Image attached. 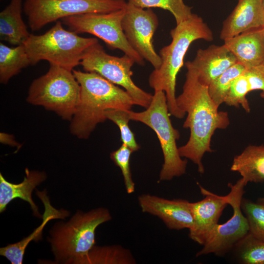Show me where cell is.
Segmentation results:
<instances>
[{"label": "cell", "mask_w": 264, "mask_h": 264, "mask_svg": "<svg viewBox=\"0 0 264 264\" xmlns=\"http://www.w3.org/2000/svg\"><path fill=\"white\" fill-rule=\"evenodd\" d=\"M98 42L95 38H85L71 30L65 29L62 21L44 34H30L23 43L31 65L45 60L68 70L80 64L83 54L89 46Z\"/></svg>", "instance_id": "obj_5"}, {"label": "cell", "mask_w": 264, "mask_h": 264, "mask_svg": "<svg viewBox=\"0 0 264 264\" xmlns=\"http://www.w3.org/2000/svg\"><path fill=\"white\" fill-rule=\"evenodd\" d=\"M260 95L262 98L264 99V91H262Z\"/></svg>", "instance_id": "obj_36"}, {"label": "cell", "mask_w": 264, "mask_h": 264, "mask_svg": "<svg viewBox=\"0 0 264 264\" xmlns=\"http://www.w3.org/2000/svg\"><path fill=\"white\" fill-rule=\"evenodd\" d=\"M0 141L1 143L9 144L13 146L19 147V144L14 139V137L4 133H0Z\"/></svg>", "instance_id": "obj_32"}, {"label": "cell", "mask_w": 264, "mask_h": 264, "mask_svg": "<svg viewBox=\"0 0 264 264\" xmlns=\"http://www.w3.org/2000/svg\"><path fill=\"white\" fill-rule=\"evenodd\" d=\"M126 7L107 13H91L68 17L61 19L70 30L78 33H88L103 40L112 49L122 51L139 65H144V59L131 46L122 27Z\"/></svg>", "instance_id": "obj_10"}, {"label": "cell", "mask_w": 264, "mask_h": 264, "mask_svg": "<svg viewBox=\"0 0 264 264\" xmlns=\"http://www.w3.org/2000/svg\"><path fill=\"white\" fill-rule=\"evenodd\" d=\"M129 110L121 109L109 110L106 112L105 116L118 127L122 143L126 145L134 152L137 151L140 146L136 142L134 135L129 126V122L131 120Z\"/></svg>", "instance_id": "obj_28"}, {"label": "cell", "mask_w": 264, "mask_h": 264, "mask_svg": "<svg viewBox=\"0 0 264 264\" xmlns=\"http://www.w3.org/2000/svg\"><path fill=\"white\" fill-rule=\"evenodd\" d=\"M254 68L257 69L258 71L260 72L261 73H262L264 75V62L262 63L259 66Z\"/></svg>", "instance_id": "obj_33"}, {"label": "cell", "mask_w": 264, "mask_h": 264, "mask_svg": "<svg viewBox=\"0 0 264 264\" xmlns=\"http://www.w3.org/2000/svg\"><path fill=\"white\" fill-rule=\"evenodd\" d=\"M22 0H11L0 13V39L14 45L22 44L28 38L27 27L22 16Z\"/></svg>", "instance_id": "obj_20"}, {"label": "cell", "mask_w": 264, "mask_h": 264, "mask_svg": "<svg viewBox=\"0 0 264 264\" xmlns=\"http://www.w3.org/2000/svg\"><path fill=\"white\" fill-rule=\"evenodd\" d=\"M31 65L24 44L10 47L0 43V82L6 84L22 69Z\"/></svg>", "instance_id": "obj_23"}, {"label": "cell", "mask_w": 264, "mask_h": 264, "mask_svg": "<svg viewBox=\"0 0 264 264\" xmlns=\"http://www.w3.org/2000/svg\"><path fill=\"white\" fill-rule=\"evenodd\" d=\"M204 196L201 200L192 202L193 225L189 230V237L195 242L203 245L209 234L218 223L225 207L228 205L226 195L219 196L198 185Z\"/></svg>", "instance_id": "obj_14"}, {"label": "cell", "mask_w": 264, "mask_h": 264, "mask_svg": "<svg viewBox=\"0 0 264 264\" xmlns=\"http://www.w3.org/2000/svg\"><path fill=\"white\" fill-rule=\"evenodd\" d=\"M166 95L163 91H154L149 107L141 112L129 110L131 120L141 122L152 129L159 139L164 157L159 181L171 180L186 173L187 161L180 156L176 141L179 132L170 119Z\"/></svg>", "instance_id": "obj_6"}, {"label": "cell", "mask_w": 264, "mask_h": 264, "mask_svg": "<svg viewBox=\"0 0 264 264\" xmlns=\"http://www.w3.org/2000/svg\"><path fill=\"white\" fill-rule=\"evenodd\" d=\"M245 67L238 62L213 80L208 86L209 94L219 107L224 100L234 80L245 70Z\"/></svg>", "instance_id": "obj_24"}, {"label": "cell", "mask_w": 264, "mask_h": 264, "mask_svg": "<svg viewBox=\"0 0 264 264\" xmlns=\"http://www.w3.org/2000/svg\"><path fill=\"white\" fill-rule=\"evenodd\" d=\"M244 72L234 80L225 97L224 103L228 106L236 107L241 105L247 112H249L250 108L246 96L250 91Z\"/></svg>", "instance_id": "obj_29"}, {"label": "cell", "mask_w": 264, "mask_h": 264, "mask_svg": "<svg viewBox=\"0 0 264 264\" xmlns=\"http://www.w3.org/2000/svg\"><path fill=\"white\" fill-rule=\"evenodd\" d=\"M112 219L109 210L98 207L84 212L78 210L64 222H56L47 240L54 256L53 264H72L86 255L95 245V231Z\"/></svg>", "instance_id": "obj_4"}, {"label": "cell", "mask_w": 264, "mask_h": 264, "mask_svg": "<svg viewBox=\"0 0 264 264\" xmlns=\"http://www.w3.org/2000/svg\"><path fill=\"white\" fill-rule=\"evenodd\" d=\"M185 66L186 79L176 103L187 114L183 127L190 130V134L187 142L178 148V152L181 157L191 160L197 165L198 172L203 174L202 159L205 153L212 152L213 134L217 129H226L230 122L227 112L218 110L219 107L209 94L208 86L199 82L190 61Z\"/></svg>", "instance_id": "obj_1"}, {"label": "cell", "mask_w": 264, "mask_h": 264, "mask_svg": "<svg viewBox=\"0 0 264 264\" xmlns=\"http://www.w3.org/2000/svg\"><path fill=\"white\" fill-rule=\"evenodd\" d=\"M134 63L133 59L126 54L119 57L107 54L98 42L86 49L80 65L85 71L95 72L122 87L132 97L134 105L146 109L152 101L153 95L133 82L132 67Z\"/></svg>", "instance_id": "obj_9"}, {"label": "cell", "mask_w": 264, "mask_h": 264, "mask_svg": "<svg viewBox=\"0 0 264 264\" xmlns=\"http://www.w3.org/2000/svg\"><path fill=\"white\" fill-rule=\"evenodd\" d=\"M237 62L236 57L224 44H212L205 49H198L195 59L190 61L198 80L206 86Z\"/></svg>", "instance_id": "obj_15"}, {"label": "cell", "mask_w": 264, "mask_h": 264, "mask_svg": "<svg viewBox=\"0 0 264 264\" xmlns=\"http://www.w3.org/2000/svg\"><path fill=\"white\" fill-rule=\"evenodd\" d=\"M240 262L243 264H264V241L249 232L234 247Z\"/></svg>", "instance_id": "obj_25"}, {"label": "cell", "mask_w": 264, "mask_h": 264, "mask_svg": "<svg viewBox=\"0 0 264 264\" xmlns=\"http://www.w3.org/2000/svg\"><path fill=\"white\" fill-rule=\"evenodd\" d=\"M246 69L264 62V26L224 40L223 44Z\"/></svg>", "instance_id": "obj_16"}, {"label": "cell", "mask_w": 264, "mask_h": 264, "mask_svg": "<svg viewBox=\"0 0 264 264\" xmlns=\"http://www.w3.org/2000/svg\"><path fill=\"white\" fill-rule=\"evenodd\" d=\"M239 173L245 182L264 181V145H249L236 156L230 168Z\"/></svg>", "instance_id": "obj_21"}, {"label": "cell", "mask_w": 264, "mask_h": 264, "mask_svg": "<svg viewBox=\"0 0 264 264\" xmlns=\"http://www.w3.org/2000/svg\"><path fill=\"white\" fill-rule=\"evenodd\" d=\"M46 178L47 175L44 172L25 168L23 181L16 184L8 181L0 173V213L6 210L7 205L12 200L19 198L29 203L34 216L43 218L32 199V193Z\"/></svg>", "instance_id": "obj_18"}, {"label": "cell", "mask_w": 264, "mask_h": 264, "mask_svg": "<svg viewBox=\"0 0 264 264\" xmlns=\"http://www.w3.org/2000/svg\"><path fill=\"white\" fill-rule=\"evenodd\" d=\"M141 210L161 220L170 229H190L193 225L192 202L183 199H168L149 194L138 196Z\"/></svg>", "instance_id": "obj_13"}, {"label": "cell", "mask_w": 264, "mask_h": 264, "mask_svg": "<svg viewBox=\"0 0 264 264\" xmlns=\"http://www.w3.org/2000/svg\"><path fill=\"white\" fill-rule=\"evenodd\" d=\"M128 2L142 8L157 7L168 10L174 16L176 24L192 14V8L186 5L183 0H128Z\"/></svg>", "instance_id": "obj_26"}, {"label": "cell", "mask_w": 264, "mask_h": 264, "mask_svg": "<svg viewBox=\"0 0 264 264\" xmlns=\"http://www.w3.org/2000/svg\"><path fill=\"white\" fill-rule=\"evenodd\" d=\"M249 84L250 91L261 90L264 91V75L254 68L245 69L244 72Z\"/></svg>", "instance_id": "obj_31"}, {"label": "cell", "mask_w": 264, "mask_h": 264, "mask_svg": "<svg viewBox=\"0 0 264 264\" xmlns=\"http://www.w3.org/2000/svg\"><path fill=\"white\" fill-rule=\"evenodd\" d=\"M247 185L242 178L235 184L229 183L230 189L226 195L228 205L233 209V215L225 223H218L208 236L202 248L197 257L213 254L222 256L235 245L249 232L247 219L241 208V202Z\"/></svg>", "instance_id": "obj_11"}, {"label": "cell", "mask_w": 264, "mask_h": 264, "mask_svg": "<svg viewBox=\"0 0 264 264\" xmlns=\"http://www.w3.org/2000/svg\"><path fill=\"white\" fill-rule=\"evenodd\" d=\"M133 152L129 147L122 143L117 150L111 152L110 154L111 159L121 171L125 188L129 194L133 193L135 190V183L130 166V157Z\"/></svg>", "instance_id": "obj_30"}, {"label": "cell", "mask_w": 264, "mask_h": 264, "mask_svg": "<svg viewBox=\"0 0 264 264\" xmlns=\"http://www.w3.org/2000/svg\"><path fill=\"white\" fill-rule=\"evenodd\" d=\"M262 13H263V20L264 25V0H262Z\"/></svg>", "instance_id": "obj_35"}, {"label": "cell", "mask_w": 264, "mask_h": 264, "mask_svg": "<svg viewBox=\"0 0 264 264\" xmlns=\"http://www.w3.org/2000/svg\"><path fill=\"white\" fill-rule=\"evenodd\" d=\"M264 26L262 0H238L234 10L222 23L220 38L224 41Z\"/></svg>", "instance_id": "obj_17"}, {"label": "cell", "mask_w": 264, "mask_h": 264, "mask_svg": "<svg viewBox=\"0 0 264 264\" xmlns=\"http://www.w3.org/2000/svg\"><path fill=\"white\" fill-rule=\"evenodd\" d=\"M80 86V97L70 125V132L87 139L97 125L106 119L112 109L131 110L134 103L129 93L95 72L73 69Z\"/></svg>", "instance_id": "obj_2"}, {"label": "cell", "mask_w": 264, "mask_h": 264, "mask_svg": "<svg viewBox=\"0 0 264 264\" xmlns=\"http://www.w3.org/2000/svg\"><path fill=\"white\" fill-rule=\"evenodd\" d=\"M74 264H135L136 261L130 250L120 245H95L86 255Z\"/></svg>", "instance_id": "obj_22"}, {"label": "cell", "mask_w": 264, "mask_h": 264, "mask_svg": "<svg viewBox=\"0 0 264 264\" xmlns=\"http://www.w3.org/2000/svg\"><path fill=\"white\" fill-rule=\"evenodd\" d=\"M241 208L248 222V232L264 241V205L242 198Z\"/></svg>", "instance_id": "obj_27"}, {"label": "cell", "mask_w": 264, "mask_h": 264, "mask_svg": "<svg viewBox=\"0 0 264 264\" xmlns=\"http://www.w3.org/2000/svg\"><path fill=\"white\" fill-rule=\"evenodd\" d=\"M125 0H25L23 11L32 31L64 18L107 13L125 8Z\"/></svg>", "instance_id": "obj_8"}, {"label": "cell", "mask_w": 264, "mask_h": 264, "mask_svg": "<svg viewBox=\"0 0 264 264\" xmlns=\"http://www.w3.org/2000/svg\"><path fill=\"white\" fill-rule=\"evenodd\" d=\"M171 43L161 49V64L151 73L149 83L154 91H164L170 113L177 118L186 114L177 106L176 97V76L183 65L185 55L191 44L202 39L211 42L213 33L198 15L192 13L185 21L171 30Z\"/></svg>", "instance_id": "obj_3"}, {"label": "cell", "mask_w": 264, "mask_h": 264, "mask_svg": "<svg viewBox=\"0 0 264 264\" xmlns=\"http://www.w3.org/2000/svg\"><path fill=\"white\" fill-rule=\"evenodd\" d=\"M158 25V18L151 9H144L127 2L122 21L125 35L133 49L154 69L161 64V58L153 44V35Z\"/></svg>", "instance_id": "obj_12"}, {"label": "cell", "mask_w": 264, "mask_h": 264, "mask_svg": "<svg viewBox=\"0 0 264 264\" xmlns=\"http://www.w3.org/2000/svg\"><path fill=\"white\" fill-rule=\"evenodd\" d=\"M257 202L264 205V197L258 199Z\"/></svg>", "instance_id": "obj_34"}, {"label": "cell", "mask_w": 264, "mask_h": 264, "mask_svg": "<svg viewBox=\"0 0 264 264\" xmlns=\"http://www.w3.org/2000/svg\"><path fill=\"white\" fill-rule=\"evenodd\" d=\"M80 86L72 71L50 64L47 72L30 85L27 101L71 121L78 105Z\"/></svg>", "instance_id": "obj_7"}, {"label": "cell", "mask_w": 264, "mask_h": 264, "mask_svg": "<svg viewBox=\"0 0 264 264\" xmlns=\"http://www.w3.org/2000/svg\"><path fill=\"white\" fill-rule=\"evenodd\" d=\"M36 194L42 200L44 207L42 224L27 237L21 241L0 248V255L5 257L11 264H22L23 255L28 244L32 241L38 242L42 239L43 230L48 221L52 219H64L69 216L70 212L61 209L57 210L53 207L45 190H36Z\"/></svg>", "instance_id": "obj_19"}]
</instances>
